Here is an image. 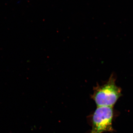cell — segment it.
<instances>
[{"mask_svg":"<svg viewBox=\"0 0 133 133\" xmlns=\"http://www.w3.org/2000/svg\"><path fill=\"white\" fill-rule=\"evenodd\" d=\"M115 81V77L112 74L106 83L94 88L92 98L97 107H113L121 97V89L116 85Z\"/></svg>","mask_w":133,"mask_h":133,"instance_id":"6da1fadb","label":"cell"},{"mask_svg":"<svg viewBox=\"0 0 133 133\" xmlns=\"http://www.w3.org/2000/svg\"><path fill=\"white\" fill-rule=\"evenodd\" d=\"M114 112L112 107H98L93 115L90 133L112 132Z\"/></svg>","mask_w":133,"mask_h":133,"instance_id":"7a4b0ae2","label":"cell"}]
</instances>
